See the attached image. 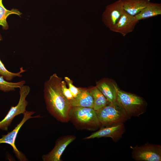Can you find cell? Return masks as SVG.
Instances as JSON below:
<instances>
[{"label": "cell", "mask_w": 161, "mask_h": 161, "mask_svg": "<svg viewBox=\"0 0 161 161\" xmlns=\"http://www.w3.org/2000/svg\"><path fill=\"white\" fill-rule=\"evenodd\" d=\"M72 135L59 138L56 141L53 148L47 154L42 156L44 161H60L61 156L67 146L75 139Z\"/></svg>", "instance_id": "9c48e42d"}, {"label": "cell", "mask_w": 161, "mask_h": 161, "mask_svg": "<svg viewBox=\"0 0 161 161\" xmlns=\"http://www.w3.org/2000/svg\"><path fill=\"white\" fill-rule=\"evenodd\" d=\"M64 80L69 86V89L74 98L76 97L80 93L81 88L75 86L73 84V81L69 77H65Z\"/></svg>", "instance_id": "ffe728a7"}, {"label": "cell", "mask_w": 161, "mask_h": 161, "mask_svg": "<svg viewBox=\"0 0 161 161\" xmlns=\"http://www.w3.org/2000/svg\"><path fill=\"white\" fill-rule=\"evenodd\" d=\"M72 107H81L93 108V100L88 89L81 88L78 95L71 102Z\"/></svg>", "instance_id": "4fadbf2b"}, {"label": "cell", "mask_w": 161, "mask_h": 161, "mask_svg": "<svg viewBox=\"0 0 161 161\" xmlns=\"http://www.w3.org/2000/svg\"><path fill=\"white\" fill-rule=\"evenodd\" d=\"M117 101L130 117L141 114L144 104L141 97L119 89L117 92Z\"/></svg>", "instance_id": "3957f363"}, {"label": "cell", "mask_w": 161, "mask_h": 161, "mask_svg": "<svg viewBox=\"0 0 161 161\" xmlns=\"http://www.w3.org/2000/svg\"><path fill=\"white\" fill-rule=\"evenodd\" d=\"M100 124L112 126L123 123L130 117L116 100L96 111Z\"/></svg>", "instance_id": "7a4b0ae2"}, {"label": "cell", "mask_w": 161, "mask_h": 161, "mask_svg": "<svg viewBox=\"0 0 161 161\" xmlns=\"http://www.w3.org/2000/svg\"><path fill=\"white\" fill-rule=\"evenodd\" d=\"M2 39L1 35L0 34V41ZM20 71L17 73L12 72L8 70L0 59V76H2L7 81H11L14 77H21V73L25 72V70L23 69L22 67L20 68Z\"/></svg>", "instance_id": "d6986e66"}, {"label": "cell", "mask_w": 161, "mask_h": 161, "mask_svg": "<svg viewBox=\"0 0 161 161\" xmlns=\"http://www.w3.org/2000/svg\"><path fill=\"white\" fill-rule=\"evenodd\" d=\"M124 130L123 123L114 125L102 128L84 139L107 137H111L115 141L122 135Z\"/></svg>", "instance_id": "8fae6325"}, {"label": "cell", "mask_w": 161, "mask_h": 161, "mask_svg": "<svg viewBox=\"0 0 161 161\" xmlns=\"http://www.w3.org/2000/svg\"><path fill=\"white\" fill-rule=\"evenodd\" d=\"M139 21L134 16L129 14L124 10L112 31L120 33L125 36L133 31Z\"/></svg>", "instance_id": "30bf717a"}, {"label": "cell", "mask_w": 161, "mask_h": 161, "mask_svg": "<svg viewBox=\"0 0 161 161\" xmlns=\"http://www.w3.org/2000/svg\"><path fill=\"white\" fill-rule=\"evenodd\" d=\"M161 14V4L150 3L134 16L138 21L145 19Z\"/></svg>", "instance_id": "9a60e30c"}, {"label": "cell", "mask_w": 161, "mask_h": 161, "mask_svg": "<svg viewBox=\"0 0 161 161\" xmlns=\"http://www.w3.org/2000/svg\"><path fill=\"white\" fill-rule=\"evenodd\" d=\"M124 11L122 0L116 1L106 6L102 14V21L112 31Z\"/></svg>", "instance_id": "ba28073f"}, {"label": "cell", "mask_w": 161, "mask_h": 161, "mask_svg": "<svg viewBox=\"0 0 161 161\" xmlns=\"http://www.w3.org/2000/svg\"><path fill=\"white\" fill-rule=\"evenodd\" d=\"M124 10L135 16L151 2L150 0H121Z\"/></svg>", "instance_id": "5bb4252c"}, {"label": "cell", "mask_w": 161, "mask_h": 161, "mask_svg": "<svg viewBox=\"0 0 161 161\" xmlns=\"http://www.w3.org/2000/svg\"><path fill=\"white\" fill-rule=\"evenodd\" d=\"M62 79L56 73L51 75L44 83V96L47 108L50 113L57 119L66 122L69 119L72 107L62 92Z\"/></svg>", "instance_id": "6da1fadb"}, {"label": "cell", "mask_w": 161, "mask_h": 161, "mask_svg": "<svg viewBox=\"0 0 161 161\" xmlns=\"http://www.w3.org/2000/svg\"><path fill=\"white\" fill-rule=\"evenodd\" d=\"M2 0H0V26L3 30H7L9 26L7 21V17L10 15L16 14L20 16L22 14L18 9L13 8L10 10L7 9L3 5Z\"/></svg>", "instance_id": "e0dca14e"}, {"label": "cell", "mask_w": 161, "mask_h": 161, "mask_svg": "<svg viewBox=\"0 0 161 161\" xmlns=\"http://www.w3.org/2000/svg\"><path fill=\"white\" fill-rule=\"evenodd\" d=\"M61 88L62 92L66 99L70 102L74 99L71 92L66 86V82L65 81L62 80L61 82Z\"/></svg>", "instance_id": "44dd1931"}, {"label": "cell", "mask_w": 161, "mask_h": 161, "mask_svg": "<svg viewBox=\"0 0 161 161\" xmlns=\"http://www.w3.org/2000/svg\"><path fill=\"white\" fill-rule=\"evenodd\" d=\"M25 82L24 80L16 83L10 82L5 80L3 76H0V90L4 92L14 91L24 85Z\"/></svg>", "instance_id": "ac0fdd59"}, {"label": "cell", "mask_w": 161, "mask_h": 161, "mask_svg": "<svg viewBox=\"0 0 161 161\" xmlns=\"http://www.w3.org/2000/svg\"><path fill=\"white\" fill-rule=\"evenodd\" d=\"M93 100V109L97 111L108 104L109 102L96 86L89 88Z\"/></svg>", "instance_id": "2e32d148"}, {"label": "cell", "mask_w": 161, "mask_h": 161, "mask_svg": "<svg viewBox=\"0 0 161 161\" xmlns=\"http://www.w3.org/2000/svg\"><path fill=\"white\" fill-rule=\"evenodd\" d=\"M35 113L34 111H26L23 114L24 116L22 120L15 128L7 134L2 135V137L0 138V143H5L10 145L12 147L17 158L21 161H24L27 159L23 154L17 148L15 144L16 139L20 129L27 120L31 118L41 117L40 115L32 116Z\"/></svg>", "instance_id": "52a82bcc"}, {"label": "cell", "mask_w": 161, "mask_h": 161, "mask_svg": "<svg viewBox=\"0 0 161 161\" xmlns=\"http://www.w3.org/2000/svg\"><path fill=\"white\" fill-rule=\"evenodd\" d=\"M71 117L79 124L88 126H97L100 124L96 111L91 108L72 107L69 113Z\"/></svg>", "instance_id": "5b68a950"}, {"label": "cell", "mask_w": 161, "mask_h": 161, "mask_svg": "<svg viewBox=\"0 0 161 161\" xmlns=\"http://www.w3.org/2000/svg\"><path fill=\"white\" fill-rule=\"evenodd\" d=\"M132 149V157L137 161H161V146L147 143L138 146L131 147Z\"/></svg>", "instance_id": "8992f818"}, {"label": "cell", "mask_w": 161, "mask_h": 161, "mask_svg": "<svg viewBox=\"0 0 161 161\" xmlns=\"http://www.w3.org/2000/svg\"><path fill=\"white\" fill-rule=\"evenodd\" d=\"M96 86L109 102L117 100V94L119 89L116 83L107 79L97 82Z\"/></svg>", "instance_id": "7c38bea8"}, {"label": "cell", "mask_w": 161, "mask_h": 161, "mask_svg": "<svg viewBox=\"0 0 161 161\" xmlns=\"http://www.w3.org/2000/svg\"><path fill=\"white\" fill-rule=\"evenodd\" d=\"M19 89L20 97L18 102L15 106L11 107L4 118L0 121V129L7 131L15 117L21 114H23L26 111V107L28 102L26 98L30 92V88L29 86L24 85Z\"/></svg>", "instance_id": "277c9868"}]
</instances>
